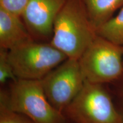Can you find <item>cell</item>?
Segmentation results:
<instances>
[{"label":"cell","instance_id":"cell-3","mask_svg":"<svg viewBox=\"0 0 123 123\" xmlns=\"http://www.w3.org/2000/svg\"><path fill=\"white\" fill-rule=\"evenodd\" d=\"M63 114L73 123H123L120 111L103 84L87 80Z\"/></svg>","mask_w":123,"mask_h":123},{"label":"cell","instance_id":"cell-8","mask_svg":"<svg viewBox=\"0 0 123 123\" xmlns=\"http://www.w3.org/2000/svg\"><path fill=\"white\" fill-rule=\"evenodd\" d=\"M33 39L21 17L0 7V48L10 50Z\"/></svg>","mask_w":123,"mask_h":123},{"label":"cell","instance_id":"cell-13","mask_svg":"<svg viewBox=\"0 0 123 123\" xmlns=\"http://www.w3.org/2000/svg\"><path fill=\"white\" fill-rule=\"evenodd\" d=\"M29 1V0H0V7L9 13L22 17Z\"/></svg>","mask_w":123,"mask_h":123},{"label":"cell","instance_id":"cell-9","mask_svg":"<svg viewBox=\"0 0 123 123\" xmlns=\"http://www.w3.org/2000/svg\"><path fill=\"white\" fill-rule=\"evenodd\" d=\"M92 25L95 30L113 17L117 9L123 7V0H82Z\"/></svg>","mask_w":123,"mask_h":123},{"label":"cell","instance_id":"cell-5","mask_svg":"<svg viewBox=\"0 0 123 123\" xmlns=\"http://www.w3.org/2000/svg\"><path fill=\"white\" fill-rule=\"evenodd\" d=\"M78 61L85 80L100 84L112 82L123 74V46L97 34Z\"/></svg>","mask_w":123,"mask_h":123},{"label":"cell","instance_id":"cell-4","mask_svg":"<svg viewBox=\"0 0 123 123\" xmlns=\"http://www.w3.org/2000/svg\"><path fill=\"white\" fill-rule=\"evenodd\" d=\"M7 56L17 79L38 80L68 58L50 42L35 39L7 50Z\"/></svg>","mask_w":123,"mask_h":123},{"label":"cell","instance_id":"cell-6","mask_svg":"<svg viewBox=\"0 0 123 123\" xmlns=\"http://www.w3.org/2000/svg\"><path fill=\"white\" fill-rule=\"evenodd\" d=\"M41 81L48 100L63 113L80 91L85 80L78 60L67 58Z\"/></svg>","mask_w":123,"mask_h":123},{"label":"cell","instance_id":"cell-10","mask_svg":"<svg viewBox=\"0 0 123 123\" xmlns=\"http://www.w3.org/2000/svg\"><path fill=\"white\" fill-rule=\"evenodd\" d=\"M96 33L113 43L123 46V7L116 16L97 29Z\"/></svg>","mask_w":123,"mask_h":123},{"label":"cell","instance_id":"cell-12","mask_svg":"<svg viewBox=\"0 0 123 123\" xmlns=\"http://www.w3.org/2000/svg\"><path fill=\"white\" fill-rule=\"evenodd\" d=\"M17 79L9 60L7 50L0 48V83L3 84L9 80L14 81Z\"/></svg>","mask_w":123,"mask_h":123},{"label":"cell","instance_id":"cell-11","mask_svg":"<svg viewBox=\"0 0 123 123\" xmlns=\"http://www.w3.org/2000/svg\"><path fill=\"white\" fill-rule=\"evenodd\" d=\"M0 123H34L25 115L9 108L4 100L0 98Z\"/></svg>","mask_w":123,"mask_h":123},{"label":"cell","instance_id":"cell-2","mask_svg":"<svg viewBox=\"0 0 123 123\" xmlns=\"http://www.w3.org/2000/svg\"><path fill=\"white\" fill-rule=\"evenodd\" d=\"M9 108L25 115L34 123H67L63 113L48 100L41 80L19 79L13 81L9 94L1 97Z\"/></svg>","mask_w":123,"mask_h":123},{"label":"cell","instance_id":"cell-7","mask_svg":"<svg viewBox=\"0 0 123 123\" xmlns=\"http://www.w3.org/2000/svg\"><path fill=\"white\" fill-rule=\"evenodd\" d=\"M67 1L29 0L21 18L34 39L51 40L55 18Z\"/></svg>","mask_w":123,"mask_h":123},{"label":"cell","instance_id":"cell-14","mask_svg":"<svg viewBox=\"0 0 123 123\" xmlns=\"http://www.w3.org/2000/svg\"><path fill=\"white\" fill-rule=\"evenodd\" d=\"M121 112V115H122V116H123V111H122V112Z\"/></svg>","mask_w":123,"mask_h":123},{"label":"cell","instance_id":"cell-1","mask_svg":"<svg viewBox=\"0 0 123 123\" xmlns=\"http://www.w3.org/2000/svg\"><path fill=\"white\" fill-rule=\"evenodd\" d=\"M96 35L82 0H67L55 18L50 42L68 58L79 60Z\"/></svg>","mask_w":123,"mask_h":123}]
</instances>
